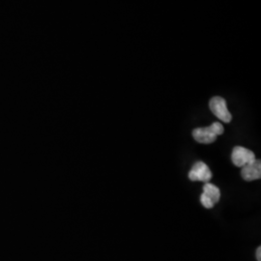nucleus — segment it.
I'll return each instance as SVG.
<instances>
[{"instance_id": "obj_3", "label": "nucleus", "mask_w": 261, "mask_h": 261, "mask_svg": "<svg viewBox=\"0 0 261 261\" xmlns=\"http://www.w3.org/2000/svg\"><path fill=\"white\" fill-rule=\"evenodd\" d=\"M255 159V155L252 151L242 146H236L232 150L231 160L234 166L238 168H243L244 166L252 163Z\"/></svg>"}, {"instance_id": "obj_2", "label": "nucleus", "mask_w": 261, "mask_h": 261, "mask_svg": "<svg viewBox=\"0 0 261 261\" xmlns=\"http://www.w3.org/2000/svg\"><path fill=\"white\" fill-rule=\"evenodd\" d=\"M209 108L213 112L215 116H217L220 120L224 123H229L232 119L231 113L228 112L226 102L222 97H214L209 102Z\"/></svg>"}, {"instance_id": "obj_1", "label": "nucleus", "mask_w": 261, "mask_h": 261, "mask_svg": "<svg viewBox=\"0 0 261 261\" xmlns=\"http://www.w3.org/2000/svg\"><path fill=\"white\" fill-rule=\"evenodd\" d=\"M224 134V126L219 123L215 122L211 126L205 128H196L193 130L194 139L202 144H210L213 143L217 140L218 136Z\"/></svg>"}, {"instance_id": "obj_6", "label": "nucleus", "mask_w": 261, "mask_h": 261, "mask_svg": "<svg viewBox=\"0 0 261 261\" xmlns=\"http://www.w3.org/2000/svg\"><path fill=\"white\" fill-rule=\"evenodd\" d=\"M203 194L206 196H208L213 203L216 204L220 201L221 199V191L217 186H215L214 184L211 183H205V185L203 187Z\"/></svg>"}, {"instance_id": "obj_8", "label": "nucleus", "mask_w": 261, "mask_h": 261, "mask_svg": "<svg viewBox=\"0 0 261 261\" xmlns=\"http://www.w3.org/2000/svg\"><path fill=\"white\" fill-rule=\"evenodd\" d=\"M256 259L257 261H261V248L258 247L256 250Z\"/></svg>"}, {"instance_id": "obj_5", "label": "nucleus", "mask_w": 261, "mask_h": 261, "mask_svg": "<svg viewBox=\"0 0 261 261\" xmlns=\"http://www.w3.org/2000/svg\"><path fill=\"white\" fill-rule=\"evenodd\" d=\"M243 179L246 181H254L261 177L260 160L255 159L252 163L244 166L241 171Z\"/></svg>"}, {"instance_id": "obj_4", "label": "nucleus", "mask_w": 261, "mask_h": 261, "mask_svg": "<svg viewBox=\"0 0 261 261\" xmlns=\"http://www.w3.org/2000/svg\"><path fill=\"white\" fill-rule=\"evenodd\" d=\"M189 178L191 181H200L208 183L212 178V172L205 163L197 162L191 169Z\"/></svg>"}, {"instance_id": "obj_7", "label": "nucleus", "mask_w": 261, "mask_h": 261, "mask_svg": "<svg viewBox=\"0 0 261 261\" xmlns=\"http://www.w3.org/2000/svg\"><path fill=\"white\" fill-rule=\"evenodd\" d=\"M200 202H201L202 206H204L207 209H211V208H213L215 205L214 203H213V201H212L208 196H206L204 194H202V195L200 196Z\"/></svg>"}]
</instances>
